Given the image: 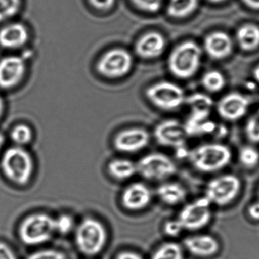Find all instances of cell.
<instances>
[{"instance_id":"obj_1","label":"cell","mask_w":259,"mask_h":259,"mask_svg":"<svg viewBox=\"0 0 259 259\" xmlns=\"http://www.w3.org/2000/svg\"><path fill=\"white\" fill-rule=\"evenodd\" d=\"M0 167L9 181L16 186H25L32 178L34 162L29 151L15 145L4 151Z\"/></svg>"},{"instance_id":"obj_2","label":"cell","mask_w":259,"mask_h":259,"mask_svg":"<svg viewBox=\"0 0 259 259\" xmlns=\"http://www.w3.org/2000/svg\"><path fill=\"white\" fill-rule=\"evenodd\" d=\"M187 156L195 169L199 172L210 174L228 166L232 160V151L224 144L206 143L191 150Z\"/></svg>"},{"instance_id":"obj_3","label":"cell","mask_w":259,"mask_h":259,"mask_svg":"<svg viewBox=\"0 0 259 259\" xmlns=\"http://www.w3.org/2000/svg\"><path fill=\"white\" fill-rule=\"evenodd\" d=\"M201 57V48L195 41L186 40L177 45L169 54L168 69L174 76L189 79L199 69Z\"/></svg>"},{"instance_id":"obj_4","label":"cell","mask_w":259,"mask_h":259,"mask_svg":"<svg viewBox=\"0 0 259 259\" xmlns=\"http://www.w3.org/2000/svg\"><path fill=\"white\" fill-rule=\"evenodd\" d=\"M75 242L80 252L84 255H97L107 244V230L98 220L84 218L75 230Z\"/></svg>"},{"instance_id":"obj_5","label":"cell","mask_w":259,"mask_h":259,"mask_svg":"<svg viewBox=\"0 0 259 259\" xmlns=\"http://www.w3.org/2000/svg\"><path fill=\"white\" fill-rule=\"evenodd\" d=\"M56 233L55 218L45 213L27 216L19 227V236L25 245L34 246L48 242Z\"/></svg>"},{"instance_id":"obj_6","label":"cell","mask_w":259,"mask_h":259,"mask_svg":"<svg viewBox=\"0 0 259 259\" xmlns=\"http://www.w3.org/2000/svg\"><path fill=\"white\" fill-rule=\"evenodd\" d=\"M145 95L152 105L163 111H174L186 103V96L183 89L170 81L153 84L147 89Z\"/></svg>"},{"instance_id":"obj_7","label":"cell","mask_w":259,"mask_h":259,"mask_svg":"<svg viewBox=\"0 0 259 259\" xmlns=\"http://www.w3.org/2000/svg\"><path fill=\"white\" fill-rule=\"evenodd\" d=\"M241 189L242 183L237 176L224 174L208 182L206 186L204 197L210 204L224 207L237 198Z\"/></svg>"},{"instance_id":"obj_8","label":"cell","mask_w":259,"mask_h":259,"mask_svg":"<svg viewBox=\"0 0 259 259\" xmlns=\"http://www.w3.org/2000/svg\"><path fill=\"white\" fill-rule=\"evenodd\" d=\"M137 174L147 180L163 181L177 172L174 160L161 153H151L142 157L136 163Z\"/></svg>"},{"instance_id":"obj_9","label":"cell","mask_w":259,"mask_h":259,"mask_svg":"<svg viewBox=\"0 0 259 259\" xmlns=\"http://www.w3.org/2000/svg\"><path fill=\"white\" fill-rule=\"evenodd\" d=\"M133 56L126 50L114 48L109 50L97 63L98 73L110 79L122 78L133 69Z\"/></svg>"},{"instance_id":"obj_10","label":"cell","mask_w":259,"mask_h":259,"mask_svg":"<svg viewBox=\"0 0 259 259\" xmlns=\"http://www.w3.org/2000/svg\"><path fill=\"white\" fill-rule=\"evenodd\" d=\"M210 205L204 196L185 205L177 218L184 230L196 231L207 226L211 221Z\"/></svg>"},{"instance_id":"obj_11","label":"cell","mask_w":259,"mask_h":259,"mask_svg":"<svg viewBox=\"0 0 259 259\" xmlns=\"http://www.w3.org/2000/svg\"><path fill=\"white\" fill-rule=\"evenodd\" d=\"M154 136L159 145L180 150L189 136L184 124L177 119H166L156 125Z\"/></svg>"},{"instance_id":"obj_12","label":"cell","mask_w":259,"mask_h":259,"mask_svg":"<svg viewBox=\"0 0 259 259\" xmlns=\"http://www.w3.org/2000/svg\"><path fill=\"white\" fill-rule=\"evenodd\" d=\"M150 142V135L145 128L133 127L121 130L114 136L113 147L125 154H134L145 149Z\"/></svg>"},{"instance_id":"obj_13","label":"cell","mask_w":259,"mask_h":259,"mask_svg":"<svg viewBox=\"0 0 259 259\" xmlns=\"http://www.w3.org/2000/svg\"><path fill=\"white\" fill-rule=\"evenodd\" d=\"M26 73V63L19 56H7L0 60V89L16 87Z\"/></svg>"},{"instance_id":"obj_14","label":"cell","mask_w":259,"mask_h":259,"mask_svg":"<svg viewBox=\"0 0 259 259\" xmlns=\"http://www.w3.org/2000/svg\"><path fill=\"white\" fill-rule=\"evenodd\" d=\"M249 104V100L246 96L238 92H231L218 101L217 111L224 120L236 122L245 116Z\"/></svg>"},{"instance_id":"obj_15","label":"cell","mask_w":259,"mask_h":259,"mask_svg":"<svg viewBox=\"0 0 259 259\" xmlns=\"http://www.w3.org/2000/svg\"><path fill=\"white\" fill-rule=\"evenodd\" d=\"M152 194L149 188L144 183L128 185L121 195V203L124 208L130 211H139L146 208L151 201Z\"/></svg>"},{"instance_id":"obj_16","label":"cell","mask_w":259,"mask_h":259,"mask_svg":"<svg viewBox=\"0 0 259 259\" xmlns=\"http://www.w3.org/2000/svg\"><path fill=\"white\" fill-rule=\"evenodd\" d=\"M166 45V39L163 35L156 31H151L139 37L135 46V51L140 58L154 60L163 54Z\"/></svg>"},{"instance_id":"obj_17","label":"cell","mask_w":259,"mask_h":259,"mask_svg":"<svg viewBox=\"0 0 259 259\" xmlns=\"http://www.w3.org/2000/svg\"><path fill=\"white\" fill-rule=\"evenodd\" d=\"M204 50L210 58L215 60H224L233 52V42L227 33L213 31L204 38Z\"/></svg>"},{"instance_id":"obj_18","label":"cell","mask_w":259,"mask_h":259,"mask_svg":"<svg viewBox=\"0 0 259 259\" xmlns=\"http://www.w3.org/2000/svg\"><path fill=\"white\" fill-rule=\"evenodd\" d=\"M183 246L188 252L199 257H212L220 250V243L218 239L207 234L188 236L183 240Z\"/></svg>"},{"instance_id":"obj_19","label":"cell","mask_w":259,"mask_h":259,"mask_svg":"<svg viewBox=\"0 0 259 259\" xmlns=\"http://www.w3.org/2000/svg\"><path fill=\"white\" fill-rule=\"evenodd\" d=\"M29 33L23 24L16 22L0 29V46L9 50L19 49L28 43Z\"/></svg>"},{"instance_id":"obj_20","label":"cell","mask_w":259,"mask_h":259,"mask_svg":"<svg viewBox=\"0 0 259 259\" xmlns=\"http://www.w3.org/2000/svg\"><path fill=\"white\" fill-rule=\"evenodd\" d=\"M157 195L160 201L166 205L176 206L185 201L187 192L180 183L167 182L158 186Z\"/></svg>"},{"instance_id":"obj_21","label":"cell","mask_w":259,"mask_h":259,"mask_svg":"<svg viewBox=\"0 0 259 259\" xmlns=\"http://www.w3.org/2000/svg\"><path fill=\"white\" fill-rule=\"evenodd\" d=\"M236 39L242 51H255L259 48V27L251 23L242 25L236 31Z\"/></svg>"},{"instance_id":"obj_22","label":"cell","mask_w":259,"mask_h":259,"mask_svg":"<svg viewBox=\"0 0 259 259\" xmlns=\"http://www.w3.org/2000/svg\"><path fill=\"white\" fill-rule=\"evenodd\" d=\"M107 171L115 180L123 181L137 174V166L136 163L128 159H114L108 163Z\"/></svg>"},{"instance_id":"obj_23","label":"cell","mask_w":259,"mask_h":259,"mask_svg":"<svg viewBox=\"0 0 259 259\" xmlns=\"http://www.w3.org/2000/svg\"><path fill=\"white\" fill-rule=\"evenodd\" d=\"M198 0H169L166 13L172 19H184L198 7Z\"/></svg>"},{"instance_id":"obj_24","label":"cell","mask_w":259,"mask_h":259,"mask_svg":"<svg viewBox=\"0 0 259 259\" xmlns=\"http://www.w3.org/2000/svg\"><path fill=\"white\" fill-rule=\"evenodd\" d=\"M191 109V113L209 116L213 106V100L202 93H195L186 97V103Z\"/></svg>"},{"instance_id":"obj_25","label":"cell","mask_w":259,"mask_h":259,"mask_svg":"<svg viewBox=\"0 0 259 259\" xmlns=\"http://www.w3.org/2000/svg\"><path fill=\"white\" fill-rule=\"evenodd\" d=\"M151 259H184L183 247L177 242H165L155 250Z\"/></svg>"},{"instance_id":"obj_26","label":"cell","mask_w":259,"mask_h":259,"mask_svg":"<svg viewBox=\"0 0 259 259\" xmlns=\"http://www.w3.org/2000/svg\"><path fill=\"white\" fill-rule=\"evenodd\" d=\"M201 84L207 92L217 93L225 87V77L219 71H208L201 78Z\"/></svg>"},{"instance_id":"obj_27","label":"cell","mask_w":259,"mask_h":259,"mask_svg":"<svg viewBox=\"0 0 259 259\" xmlns=\"http://www.w3.org/2000/svg\"><path fill=\"white\" fill-rule=\"evenodd\" d=\"M10 138L16 146L23 147L32 142L34 133L29 125L19 124L11 130Z\"/></svg>"},{"instance_id":"obj_28","label":"cell","mask_w":259,"mask_h":259,"mask_svg":"<svg viewBox=\"0 0 259 259\" xmlns=\"http://www.w3.org/2000/svg\"><path fill=\"white\" fill-rule=\"evenodd\" d=\"M238 158L244 167L253 169L258 165L259 151L251 145H245L239 150Z\"/></svg>"},{"instance_id":"obj_29","label":"cell","mask_w":259,"mask_h":259,"mask_svg":"<svg viewBox=\"0 0 259 259\" xmlns=\"http://www.w3.org/2000/svg\"><path fill=\"white\" fill-rule=\"evenodd\" d=\"M22 7V0H0V23L12 19Z\"/></svg>"},{"instance_id":"obj_30","label":"cell","mask_w":259,"mask_h":259,"mask_svg":"<svg viewBox=\"0 0 259 259\" xmlns=\"http://www.w3.org/2000/svg\"><path fill=\"white\" fill-rule=\"evenodd\" d=\"M247 139L252 143H259V109L255 114L252 115L247 121L245 126Z\"/></svg>"},{"instance_id":"obj_31","label":"cell","mask_w":259,"mask_h":259,"mask_svg":"<svg viewBox=\"0 0 259 259\" xmlns=\"http://www.w3.org/2000/svg\"><path fill=\"white\" fill-rule=\"evenodd\" d=\"M74 227H75V221L71 215L63 213L55 218L56 232L60 234H68L72 231Z\"/></svg>"},{"instance_id":"obj_32","label":"cell","mask_w":259,"mask_h":259,"mask_svg":"<svg viewBox=\"0 0 259 259\" xmlns=\"http://www.w3.org/2000/svg\"><path fill=\"white\" fill-rule=\"evenodd\" d=\"M139 10L145 13H157L161 8L163 0H131Z\"/></svg>"},{"instance_id":"obj_33","label":"cell","mask_w":259,"mask_h":259,"mask_svg":"<svg viewBox=\"0 0 259 259\" xmlns=\"http://www.w3.org/2000/svg\"><path fill=\"white\" fill-rule=\"evenodd\" d=\"M27 259H66V256L58 250L48 248L31 253Z\"/></svg>"},{"instance_id":"obj_34","label":"cell","mask_w":259,"mask_h":259,"mask_svg":"<svg viewBox=\"0 0 259 259\" xmlns=\"http://www.w3.org/2000/svg\"><path fill=\"white\" fill-rule=\"evenodd\" d=\"M184 228L178 218L169 220L163 225V232L169 237H177L183 233Z\"/></svg>"},{"instance_id":"obj_35","label":"cell","mask_w":259,"mask_h":259,"mask_svg":"<svg viewBox=\"0 0 259 259\" xmlns=\"http://www.w3.org/2000/svg\"><path fill=\"white\" fill-rule=\"evenodd\" d=\"M89 4L98 11L107 12L111 10L116 0H88Z\"/></svg>"},{"instance_id":"obj_36","label":"cell","mask_w":259,"mask_h":259,"mask_svg":"<svg viewBox=\"0 0 259 259\" xmlns=\"http://www.w3.org/2000/svg\"><path fill=\"white\" fill-rule=\"evenodd\" d=\"M0 259H17L13 248L4 242H0Z\"/></svg>"},{"instance_id":"obj_37","label":"cell","mask_w":259,"mask_h":259,"mask_svg":"<svg viewBox=\"0 0 259 259\" xmlns=\"http://www.w3.org/2000/svg\"><path fill=\"white\" fill-rule=\"evenodd\" d=\"M248 214L254 221H259V200L254 201L248 208Z\"/></svg>"},{"instance_id":"obj_38","label":"cell","mask_w":259,"mask_h":259,"mask_svg":"<svg viewBox=\"0 0 259 259\" xmlns=\"http://www.w3.org/2000/svg\"><path fill=\"white\" fill-rule=\"evenodd\" d=\"M116 259H142V256L133 251H122L116 256Z\"/></svg>"},{"instance_id":"obj_39","label":"cell","mask_w":259,"mask_h":259,"mask_svg":"<svg viewBox=\"0 0 259 259\" xmlns=\"http://www.w3.org/2000/svg\"><path fill=\"white\" fill-rule=\"evenodd\" d=\"M242 1L251 10L259 11V0H242Z\"/></svg>"},{"instance_id":"obj_40","label":"cell","mask_w":259,"mask_h":259,"mask_svg":"<svg viewBox=\"0 0 259 259\" xmlns=\"http://www.w3.org/2000/svg\"><path fill=\"white\" fill-rule=\"evenodd\" d=\"M252 75L255 81L259 83V64L253 69Z\"/></svg>"},{"instance_id":"obj_41","label":"cell","mask_w":259,"mask_h":259,"mask_svg":"<svg viewBox=\"0 0 259 259\" xmlns=\"http://www.w3.org/2000/svg\"><path fill=\"white\" fill-rule=\"evenodd\" d=\"M4 109H5V104H4V99H3L2 97L0 96V119L4 115Z\"/></svg>"},{"instance_id":"obj_42","label":"cell","mask_w":259,"mask_h":259,"mask_svg":"<svg viewBox=\"0 0 259 259\" xmlns=\"http://www.w3.org/2000/svg\"><path fill=\"white\" fill-rule=\"evenodd\" d=\"M4 143H5V137H4L3 133H0V151L2 150Z\"/></svg>"},{"instance_id":"obj_43","label":"cell","mask_w":259,"mask_h":259,"mask_svg":"<svg viewBox=\"0 0 259 259\" xmlns=\"http://www.w3.org/2000/svg\"><path fill=\"white\" fill-rule=\"evenodd\" d=\"M207 1L212 3V4H221V3L224 2L226 0H207Z\"/></svg>"},{"instance_id":"obj_44","label":"cell","mask_w":259,"mask_h":259,"mask_svg":"<svg viewBox=\"0 0 259 259\" xmlns=\"http://www.w3.org/2000/svg\"><path fill=\"white\" fill-rule=\"evenodd\" d=\"M257 200H259V190H258V199Z\"/></svg>"}]
</instances>
